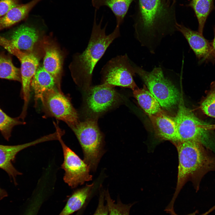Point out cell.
Segmentation results:
<instances>
[{
    "mask_svg": "<svg viewBox=\"0 0 215 215\" xmlns=\"http://www.w3.org/2000/svg\"><path fill=\"white\" fill-rule=\"evenodd\" d=\"M53 136L50 134L27 143L15 145H0V168L5 171L15 184H16V177L22 173L14 168L12 164L17 154L21 150L28 147L43 142L53 140Z\"/></svg>",
    "mask_w": 215,
    "mask_h": 215,
    "instance_id": "cell-12",
    "label": "cell"
},
{
    "mask_svg": "<svg viewBox=\"0 0 215 215\" xmlns=\"http://www.w3.org/2000/svg\"><path fill=\"white\" fill-rule=\"evenodd\" d=\"M94 183L86 184L76 191L69 198L64 208L59 215H70L80 209L89 196Z\"/></svg>",
    "mask_w": 215,
    "mask_h": 215,
    "instance_id": "cell-21",
    "label": "cell"
},
{
    "mask_svg": "<svg viewBox=\"0 0 215 215\" xmlns=\"http://www.w3.org/2000/svg\"><path fill=\"white\" fill-rule=\"evenodd\" d=\"M41 0H32L13 7L0 18V30L10 27L24 19L32 9Z\"/></svg>",
    "mask_w": 215,
    "mask_h": 215,
    "instance_id": "cell-18",
    "label": "cell"
},
{
    "mask_svg": "<svg viewBox=\"0 0 215 215\" xmlns=\"http://www.w3.org/2000/svg\"><path fill=\"white\" fill-rule=\"evenodd\" d=\"M105 199L109 210V215H130V209L134 204L123 203L119 198L116 203L111 199L108 190L105 193Z\"/></svg>",
    "mask_w": 215,
    "mask_h": 215,
    "instance_id": "cell-25",
    "label": "cell"
},
{
    "mask_svg": "<svg viewBox=\"0 0 215 215\" xmlns=\"http://www.w3.org/2000/svg\"><path fill=\"white\" fill-rule=\"evenodd\" d=\"M105 193L101 190L97 208L93 215H109L108 209L104 204Z\"/></svg>",
    "mask_w": 215,
    "mask_h": 215,
    "instance_id": "cell-28",
    "label": "cell"
},
{
    "mask_svg": "<svg viewBox=\"0 0 215 215\" xmlns=\"http://www.w3.org/2000/svg\"><path fill=\"white\" fill-rule=\"evenodd\" d=\"M0 78L21 82L20 69L14 65L11 57L0 53Z\"/></svg>",
    "mask_w": 215,
    "mask_h": 215,
    "instance_id": "cell-23",
    "label": "cell"
},
{
    "mask_svg": "<svg viewBox=\"0 0 215 215\" xmlns=\"http://www.w3.org/2000/svg\"><path fill=\"white\" fill-rule=\"evenodd\" d=\"M134 0H92V6L98 10L102 6L108 7L114 15L116 26L120 27L123 23L130 7Z\"/></svg>",
    "mask_w": 215,
    "mask_h": 215,
    "instance_id": "cell-19",
    "label": "cell"
},
{
    "mask_svg": "<svg viewBox=\"0 0 215 215\" xmlns=\"http://www.w3.org/2000/svg\"><path fill=\"white\" fill-rule=\"evenodd\" d=\"M7 196V193L4 189L0 188V200Z\"/></svg>",
    "mask_w": 215,
    "mask_h": 215,
    "instance_id": "cell-31",
    "label": "cell"
},
{
    "mask_svg": "<svg viewBox=\"0 0 215 215\" xmlns=\"http://www.w3.org/2000/svg\"><path fill=\"white\" fill-rule=\"evenodd\" d=\"M215 0H191L188 5L194 10L198 22V32L203 34L207 19L214 7Z\"/></svg>",
    "mask_w": 215,
    "mask_h": 215,
    "instance_id": "cell-22",
    "label": "cell"
},
{
    "mask_svg": "<svg viewBox=\"0 0 215 215\" xmlns=\"http://www.w3.org/2000/svg\"><path fill=\"white\" fill-rule=\"evenodd\" d=\"M214 210H215V205L211 209H210L209 210H208L206 212L203 213L201 214L198 215H208ZM167 213L170 214L171 215H178L175 212L174 210L169 211ZM198 211H196L190 214H188L186 215H197V214H198Z\"/></svg>",
    "mask_w": 215,
    "mask_h": 215,
    "instance_id": "cell-29",
    "label": "cell"
},
{
    "mask_svg": "<svg viewBox=\"0 0 215 215\" xmlns=\"http://www.w3.org/2000/svg\"><path fill=\"white\" fill-rule=\"evenodd\" d=\"M176 28L188 41L190 47L200 62L212 58L211 43L199 32L192 30L183 24L177 23Z\"/></svg>",
    "mask_w": 215,
    "mask_h": 215,
    "instance_id": "cell-13",
    "label": "cell"
},
{
    "mask_svg": "<svg viewBox=\"0 0 215 215\" xmlns=\"http://www.w3.org/2000/svg\"><path fill=\"white\" fill-rule=\"evenodd\" d=\"M97 120L87 118L69 127L82 147L83 160L93 171L96 170L102 154L103 136Z\"/></svg>",
    "mask_w": 215,
    "mask_h": 215,
    "instance_id": "cell-6",
    "label": "cell"
},
{
    "mask_svg": "<svg viewBox=\"0 0 215 215\" xmlns=\"http://www.w3.org/2000/svg\"><path fill=\"white\" fill-rule=\"evenodd\" d=\"M64 131L60 133L58 140L61 145L64 160L61 167L64 171V182L72 188L91 181L92 176L90 173L89 166L66 145L62 139Z\"/></svg>",
    "mask_w": 215,
    "mask_h": 215,
    "instance_id": "cell-10",
    "label": "cell"
},
{
    "mask_svg": "<svg viewBox=\"0 0 215 215\" xmlns=\"http://www.w3.org/2000/svg\"><path fill=\"white\" fill-rule=\"evenodd\" d=\"M134 97L145 112L148 115H154L162 111L158 101L145 85L133 90Z\"/></svg>",
    "mask_w": 215,
    "mask_h": 215,
    "instance_id": "cell-20",
    "label": "cell"
},
{
    "mask_svg": "<svg viewBox=\"0 0 215 215\" xmlns=\"http://www.w3.org/2000/svg\"><path fill=\"white\" fill-rule=\"evenodd\" d=\"M174 144L178 154L177 180L173 196L165 208L167 211L174 210L176 199L186 182L201 170L211 168L214 162L200 143L178 141Z\"/></svg>",
    "mask_w": 215,
    "mask_h": 215,
    "instance_id": "cell-3",
    "label": "cell"
},
{
    "mask_svg": "<svg viewBox=\"0 0 215 215\" xmlns=\"http://www.w3.org/2000/svg\"><path fill=\"white\" fill-rule=\"evenodd\" d=\"M155 134L162 140H168L173 143L178 141L177 127L173 119L163 111L154 115H148Z\"/></svg>",
    "mask_w": 215,
    "mask_h": 215,
    "instance_id": "cell-15",
    "label": "cell"
},
{
    "mask_svg": "<svg viewBox=\"0 0 215 215\" xmlns=\"http://www.w3.org/2000/svg\"><path fill=\"white\" fill-rule=\"evenodd\" d=\"M45 55L43 67L54 78L58 89H61V80L62 70V57L59 50L54 46L44 47Z\"/></svg>",
    "mask_w": 215,
    "mask_h": 215,
    "instance_id": "cell-16",
    "label": "cell"
},
{
    "mask_svg": "<svg viewBox=\"0 0 215 215\" xmlns=\"http://www.w3.org/2000/svg\"><path fill=\"white\" fill-rule=\"evenodd\" d=\"M214 37L211 44L212 47V57L215 60V27L214 29Z\"/></svg>",
    "mask_w": 215,
    "mask_h": 215,
    "instance_id": "cell-30",
    "label": "cell"
},
{
    "mask_svg": "<svg viewBox=\"0 0 215 215\" xmlns=\"http://www.w3.org/2000/svg\"><path fill=\"white\" fill-rule=\"evenodd\" d=\"M132 62L127 54L117 56L109 60L100 71L102 83L134 90L138 87L133 76L135 73Z\"/></svg>",
    "mask_w": 215,
    "mask_h": 215,
    "instance_id": "cell-8",
    "label": "cell"
},
{
    "mask_svg": "<svg viewBox=\"0 0 215 215\" xmlns=\"http://www.w3.org/2000/svg\"><path fill=\"white\" fill-rule=\"evenodd\" d=\"M173 119L177 127L178 141L197 142L212 148V131L215 129V124L199 119L185 106L181 99L177 114Z\"/></svg>",
    "mask_w": 215,
    "mask_h": 215,
    "instance_id": "cell-4",
    "label": "cell"
},
{
    "mask_svg": "<svg viewBox=\"0 0 215 215\" xmlns=\"http://www.w3.org/2000/svg\"><path fill=\"white\" fill-rule=\"evenodd\" d=\"M135 73L143 81L147 88L163 108L169 110L177 104L180 99L179 91L165 75V69L155 67L150 72L132 62Z\"/></svg>",
    "mask_w": 215,
    "mask_h": 215,
    "instance_id": "cell-5",
    "label": "cell"
},
{
    "mask_svg": "<svg viewBox=\"0 0 215 215\" xmlns=\"http://www.w3.org/2000/svg\"><path fill=\"white\" fill-rule=\"evenodd\" d=\"M8 50L18 59L21 64V95L24 105L19 117L24 121L30 99L31 81L39 67V59L32 52L23 51L12 47Z\"/></svg>",
    "mask_w": 215,
    "mask_h": 215,
    "instance_id": "cell-11",
    "label": "cell"
},
{
    "mask_svg": "<svg viewBox=\"0 0 215 215\" xmlns=\"http://www.w3.org/2000/svg\"><path fill=\"white\" fill-rule=\"evenodd\" d=\"M97 10H95L90 36L86 48L76 56L74 78L76 84L83 90L91 86L93 73L97 63L102 58L110 44L120 36V27L116 26L109 34L106 33L107 24L102 27V17L96 22Z\"/></svg>",
    "mask_w": 215,
    "mask_h": 215,
    "instance_id": "cell-2",
    "label": "cell"
},
{
    "mask_svg": "<svg viewBox=\"0 0 215 215\" xmlns=\"http://www.w3.org/2000/svg\"><path fill=\"white\" fill-rule=\"evenodd\" d=\"M174 4L168 0H137L134 34L141 45L153 53L162 38L177 30Z\"/></svg>",
    "mask_w": 215,
    "mask_h": 215,
    "instance_id": "cell-1",
    "label": "cell"
},
{
    "mask_svg": "<svg viewBox=\"0 0 215 215\" xmlns=\"http://www.w3.org/2000/svg\"><path fill=\"white\" fill-rule=\"evenodd\" d=\"M25 123L19 120V117H11L7 114L0 108V132L4 138L8 141L13 128Z\"/></svg>",
    "mask_w": 215,
    "mask_h": 215,
    "instance_id": "cell-24",
    "label": "cell"
},
{
    "mask_svg": "<svg viewBox=\"0 0 215 215\" xmlns=\"http://www.w3.org/2000/svg\"><path fill=\"white\" fill-rule=\"evenodd\" d=\"M30 87L34 93L36 106L38 101L42 100L43 94L46 91L57 88L54 78L41 66L39 67L33 76Z\"/></svg>",
    "mask_w": 215,
    "mask_h": 215,
    "instance_id": "cell-17",
    "label": "cell"
},
{
    "mask_svg": "<svg viewBox=\"0 0 215 215\" xmlns=\"http://www.w3.org/2000/svg\"><path fill=\"white\" fill-rule=\"evenodd\" d=\"M41 101L45 116L62 121L69 127L79 121L78 113L70 99L57 87L46 91Z\"/></svg>",
    "mask_w": 215,
    "mask_h": 215,
    "instance_id": "cell-9",
    "label": "cell"
},
{
    "mask_svg": "<svg viewBox=\"0 0 215 215\" xmlns=\"http://www.w3.org/2000/svg\"><path fill=\"white\" fill-rule=\"evenodd\" d=\"M39 39L36 29L22 24L14 30L8 41L10 46L18 50L32 52L34 46Z\"/></svg>",
    "mask_w": 215,
    "mask_h": 215,
    "instance_id": "cell-14",
    "label": "cell"
},
{
    "mask_svg": "<svg viewBox=\"0 0 215 215\" xmlns=\"http://www.w3.org/2000/svg\"><path fill=\"white\" fill-rule=\"evenodd\" d=\"M84 112L86 118L97 120L121 100L114 87L105 84L91 86L83 90Z\"/></svg>",
    "mask_w": 215,
    "mask_h": 215,
    "instance_id": "cell-7",
    "label": "cell"
},
{
    "mask_svg": "<svg viewBox=\"0 0 215 215\" xmlns=\"http://www.w3.org/2000/svg\"><path fill=\"white\" fill-rule=\"evenodd\" d=\"M200 108L205 114L215 119V81L211 83L206 96L201 101Z\"/></svg>",
    "mask_w": 215,
    "mask_h": 215,
    "instance_id": "cell-26",
    "label": "cell"
},
{
    "mask_svg": "<svg viewBox=\"0 0 215 215\" xmlns=\"http://www.w3.org/2000/svg\"><path fill=\"white\" fill-rule=\"evenodd\" d=\"M19 0H0V18L19 4Z\"/></svg>",
    "mask_w": 215,
    "mask_h": 215,
    "instance_id": "cell-27",
    "label": "cell"
},
{
    "mask_svg": "<svg viewBox=\"0 0 215 215\" xmlns=\"http://www.w3.org/2000/svg\"><path fill=\"white\" fill-rule=\"evenodd\" d=\"M176 0H173V2H172V3H173V4H175V3L176 2ZM168 1H169L170 2V0H168Z\"/></svg>",
    "mask_w": 215,
    "mask_h": 215,
    "instance_id": "cell-32",
    "label": "cell"
}]
</instances>
